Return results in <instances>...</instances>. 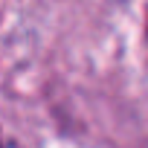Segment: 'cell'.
I'll use <instances>...</instances> for the list:
<instances>
[]
</instances>
